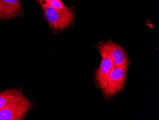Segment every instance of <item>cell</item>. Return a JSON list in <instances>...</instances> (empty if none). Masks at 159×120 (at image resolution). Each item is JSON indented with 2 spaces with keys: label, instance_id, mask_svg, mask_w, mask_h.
Returning a JSON list of instances; mask_svg holds the SVG:
<instances>
[{
  "label": "cell",
  "instance_id": "cell-6",
  "mask_svg": "<svg viewBox=\"0 0 159 120\" xmlns=\"http://www.w3.org/2000/svg\"><path fill=\"white\" fill-rule=\"evenodd\" d=\"M98 49L102 55V60L100 67L95 72V75L99 86L101 87L108 75L115 67L109 55L101 46H98Z\"/></svg>",
  "mask_w": 159,
  "mask_h": 120
},
{
  "label": "cell",
  "instance_id": "cell-10",
  "mask_svg": "<svg viewBox=\"0 0 159 120\" xmlns=\"http://www.w3.org/2000/svg\"><path fill=\"white\" fill-rule=\"evenodd\" d=\"M53 0H44V2H49L52 1Z\"/></svg>",
  "mask_w": 159,
  "mask_h": 120
},
{
  "label": "cell",
  "instance_id": "cell-8",
  "mask_svg": "<svg viewBox=\"0 0 159 120\" xmlns=\"http://www.w3.org/2000/svg\"><path fill=\"white\" fill-rule=\"evenodd\" d=\"M50 7L57 10L63 9L66 7L65 4L62 3L61 0H53L52 1L48 2H44Z\"/></svg>",
  "mask_w": 159,
  "mask_h": 120
},
{
  "label": "cell",
  "instance_id": "cell-1",
  "mask_svg": "<svg viewBox=\"0 0 159 120\" xmlns=\"http://www.w3.org/2000/svg\"><path fill=\"white\" fill-rule=\"evenodd\" d=\"M44 17L50 27L54 31L59 32L68 27L74 21L75 13L71 7L57 10L45 3L42 5Z\"/></svg>",
  "mask_w": 159,
  "mask_h": 120
},
{
  "label": "cell",
  "instance_id": "cell-9",
  "mask_svg": "<svg viewBox=\"0 0 159 120\" xmlns=\"http://www.w3.org/2000/svg\"><path fill=\"white\" fill-rule=\"evenodd\" d=\"M36 1L41 5L44 3V0H36Z\"/></svg>",
  "mask_w": 159,
  "mask_h": 120
},
{
  "label": "cell",
  "instance_id": "cell-5",
  "mask_svg": "<svg viewBox=\"0 0 159 120\" xmlns=\"http://www.w3.org/2000/svg\"><path fill=\"white\" fill-rule=\"evenodd\" d=\"M101 46L109 55L115 67H127L129 61L126 53L120 46L113 42H108Z\"/></svg>",
  "mask_w": 159,
  "mask_h": 120
},
{
  "label": "cell",
  "instance_id": "cell-2",
  "mask_svg": "<svg viewBox=\"0 0 159 120\" xmlns=\"http://www.w3.org/2000/svg\"><path fill=\"white\" fill-rule=\"evenodd\" d=\"M32 107L24 94L0 110V120H22Z\"/></svg>",
  "mask_w": 159,
  "mask_h": 120
},
{
  "label": "cell",
  "instance_id": "cell-4",
  "mask_svg": "<svg viewBox=\"0 0 159 120\" xmlns=\"http://www.w3.org/2000/svg\"><path fill=\"white\" fill-rule=\"evenodd\" d=\"M23 16L20 0H0V20H11Z\"/></svg>",
  "mask_w": 159,
  "mask_h": 120
},
{
  "label": "cell",
  "instance_id": "cell-7",
  "mask_svg": "<svg viewBox=\"0 0 159 120\" xmlns=\"http://www.w3.org/2000/svg\"><path fill=\"white\" fill-rule=\"evenodd\" d=\"M23 94L18 89H7L0 92V110Z\"/></svg>",
  "mask_w": 159,
  "mask_h": 120
},
{
  "label": "cell",
  "instance_id": "cell-3",
  "mask_svg": "<svg viewBox=\"0 0 159 120\" xmlns=\"http://www.w3.org/2000/svg\"><path fill=\"white\" fill-rule=\"evenodd\" d=\"M127 68L115 67L107 76L100 87L106 97L113 96L124 86L126 76Z\"/></svg>",
  "mask_w": 159,
  "mask_h": 120
}]
</instances>
